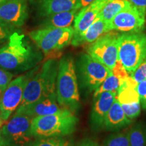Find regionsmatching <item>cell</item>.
<instances>
[{"mask_svg": "<svg viewBox=\"0 0 146 146\" xmlns=\"http://www.w3.org/2000/svg\"><path fill=\"white\" fill-rule=\"evenodd\" d=\"M8 41L0 48V67L12 73L31 70L42 60L39 52L35 51L23 34L12 33Z\"/></svg>", "mask_w": 146, "mask_h": 146, "instance_id": "6da1fadb", "label": "cell"}, {"mask_svg": "<svg viewBox=\"0 0 146 146\" xmlns=\"http://www.w3.org/2000/svg\"><path fill=\"white\" fill-rule=\"evenodd\" d=\"M56 91L60 106L74 113L77 110L80 105L78 82L75 63L70 56H64L58 62Z\"/></svg>", "mask_w": 146, "mask_h": 146, "instance_id": "7a4b0ae2", "label": "cell"}, {"mask_svg": "<svg viewBox=\"0 0 146 146\" xmlns=\"http://www.w3.org/2000/svg\"><path fill=\"white\" fill-rule=\"evenodd\" d=\"M58 70V63L56 60L49 59L43 63L27 83L23 101L20 106L29 104L49 97L56 96Z\"/></svg>", "mask_w": 146, "mask_h": 146, "instance_id": "3957f363", "label": "cell"}, {"mask_svg": "<svg viewBox=\"0 0 146 146\" xmlns=\"http://www.w3.org/2000/svg\"><path fill=\"white\" fill-rule=\"evenodd\" d=\"M78 122L74 112L66 109L54 114L34 118L31 124V133L35 139L65 137L76 130Z\"/></svg>", "mask_w": 146, "mask_h": 146, "instance_id": "277c9868", "label": "cell"}, {"mask_svg": "<svg viewBox=\"0 0 146 146\" xmlns=\"http://www.w3.org/2000/svg\"><path fill=\"white\" fill-rule=\"evenodd\" d=\"M146 58V34L123 33L118 39V61L129 74Z\"/></svg>", "mask_w": 146, "mask_h": 146, "instance_id": "5b68a950", "label": "cell"}, {"mask_svg": "<svg viewBox=\"0 0 146 146\" xmlns=\"http://www.w3.org/2000/svg\"><path fill=\"white\" fill-rule=\"evenodd\" d=\"M74 36V29L43 28L33 31L29 36L46 56L59 52L71 43Z\"/></svg>", "mask_w": 146, "mask_h": 146, "instance_id": "8992f818", "label": "cell"}, {"mask_svg": "<svg viewBox=\"0 0 146 146\" xmlns=\"http://www.w3.org/2000/svg\"><path fill=\"white\" fill-rule=\"evenodd\" d=\"M75 66L80 84L89 92L96 91L111 73V70L88 54H82Z\"/></svg>", "mask_w": 146, "mask_h": 146, "instance_id": "52a82bcc", "label": "cell"}, {"mask_svg": "<svg viewBox=\"0 0 146 146\" xmlns=\"http://www.w3.org/2000/svg\"><path fill=\"white\" fill-rule=\"evenodd\" d=\"M33 118L27 115L15 112L5 122L0 129L7 146H27L35 139L31 133Z\"/></svg>", "mask_w": 146, "mask_h": 146, "instance_id": "ba28073f", "label": "cell"}, {"mask_svg": "<svg viewBox=\"0 0 146 146\" xmlns=\"http://www.w3.org/2000/svg\"><path fill=\"white\" fill-rule=\"evenodd\" d=\"M39 68L35 67L26 74L12 80L3 91L0 98V115L3 120L7 121L21 105L27 84Z\"/></svg>", "mask_w": 146, "mask_h": 146, "instance_id": "9c48e42d", "label": "cell"}, {"mask_svg": "<svg viewBox=\"0 0 146 146\" xmlns=\"http://www.w3.org/2000/svg\"><path fill=\"white\" fill-rule=\"evenodd\" d=\"M120 33L113 31L104 34L87 48V54L112 70L118 62V39Z\"/></svg>", "mask_w": 146, "mask_h": 146, "instance_id": "30bf717a", "label": "cell"}, {"mask_svg": "<svg viewBox=\"0 0 146 146\" xmlns=\"http://www.w3.org/2000/svg\"><path fill=\"white\" fill-rule=\"evenodd\" d=\"M145 14L131 3L110 22L109 31L123 33H141L145 28Z\"/></svg>", "mask_w": 146, "mask_h": 146, "instance_id": "8fae6325", "label": "cell"}, {"mask_svg": "<svg viewBox=\"0 0 146 146\" xmlns=\"http://www.w3.org/2000/svg\"><path fill=\"white\" fill-rule=\"evenodd\" d=\"M27 18V0H8L0 4V21L11 26H23Z\"/></svg>", "mask_w": 146, "mask_h": 146, "instance_id": "7c38bea8", "label": "cell"}, {"mask_svg": "<svg viewBox=\"0 0 146 146\" xmlns=\"http://www.w3.org/2000/svg\"><path fill=\"white\" fill-rule=\"evenodd\" d=\"M116 95L106 91L94 98L90 116L91 126L94 131L98 132L104 129L106 116L116 100Z\"/></svg>", "mask_w": 146, "mask_h": 146, "instance_id": "4fadbf2b", "label": "cell"}, {"mask_svg": "<svg viewBox=\"0 0 146 146\" xmlns=\"http://www.w3.org/2000/svg\"><path fill=\"white\" fill-rule=\"evenodd\" d=\"M108 1V0H96L89 5L82 8L74 19L73 27L74 36L72 39L81 36L89 28L99 15Z\"/></svg>", "mask_w": 146, "mask_h": 146, "instance_id": "5bb4252c", "label": "cell"}, {"mask_svg": "<svg viewBox=\"0 0 146 146\" xmlns=\"http://www.w3.org/2000/svg\"><path fill=\"white\" fill-rule=\"evenodd\" d=\"M63 109L55 96L43 98L27 105L20 106L16 112L27 115L33 119L36 117L54 114Z\"/></svg>", "mask_w": 146, "mask_h": 146, "instance_id": "9a60e30c", "label": "cell"}, {"mask_svg": "<svg viewBox=\"0 0 146 146\" xmlns=\"http://www.w3.org/2000/svg\"><path fill=\"white\" fill-rule=\"evenodd\" d=\"M110 32L108 29V23L104 21L98 15L89 28L76 39H73L71 44L74 46H78L88 43H92L96 41L104 34Z\"/></svg>", "mask_w": 146, "mask_h": 146, "instance_id": "2e32d148", "label": "cell"}, {"mask_svg": "<svg viewBox=\"0 0 146 146\" xmlns=\"http://www.w3.org/2000/svg\"><path fill=\"white\" fill-rule=\"evenodd\" d=\"M131 123L132 120L126 116L121 105L116 99L106 116L104 129L116 131L127 127Z\"/></svg>", "mask_w": 146, "mask_h": 146, "instance_id": "e0dca14e", "label": "cell"}, {"mask_svg": "<svg viewBox=\"0 0 146 146\" xmlns=\"http://www.w3.org/2000/svg\"><path fill=\"white\" fill-rule=\"evenodd\" d=\"M80 8V0H41L39 3L40 14L43 16Z\"/></svg>", "mask_w": 146, "mask_h": 146, "instance_id": "ac0fdd59", "label": "cell"}, {"mask_svg": "<svg viewBox=\"0 0 146 146\" xmlns=\"http://www.w3.org/2000/svg\"><path fill=\"white\" fill-rule=\"evenodd\" d=\"M78 10H74L68 12H60L47 16V18L43 23L44 27L53 28H68L74 23Z\"/></svg>", "mask_w": 146, "mask_h": 146, "instance_id": "d6986e66", "label": "cell"}, {"mask_svg": "<svg viewBox=\"0 0 146 146\" xmlns=\"http://www.w3.org/2000/svg\"><path fill=\"white\" fill-rule=\"evenodd\" d=\"M131 4L128 0H108L102 9L99 16L109 23L116 14Z\"/></svg>", "mask_w": 146, "mask_h": 146, "instance_id": "ffe728a7", "label": "cell"}, {"mask_svg": "<svg viewBox=\"0 0 146 146\" xmlns=\"http://www.w3.org/2000/svg\"><path fill=\"white\" fill-rule=\"evenodd\" d=\"M126 79H124L121 76L111 71V73L108 76L104 81L94 91V98L106 91H109V92L114 93L116 94L120 85Z\"/></svg>", "mask_w": 146, "mask_h": 146, "instance_id": "44dd1931", "label": "cell"}, {"mask_svg": "<svg viewBox=\"0 0 146 146\" xmlns=\"http://www.w3.org/2000/svg\"><path fill=\"white\" fill-rule=\"evenodd\" d=\"M130 146H146V126L138 123L129 131Z\"/></svg>", "mask_w": 146, "mask_h": 146, "instance_id": "7402d4cb", "label": "cell"}, {"mask_svg": "<svg viewBox=\"0 0 146 146\" xmlns=\"http://www.w3.org/2000/svg\"><path fill=\"white\" fill-rule=\"evenodd\" d=\"M104 146H130L129 132L116 133L110 135L104 141Z\"/></svg>", "mask_w": 146, "mask_h": 146, "instance_id": "603a6c76", "label": "cell"}, {"mask_svg": "<svg viewBox=\"0 0 146 146\" xmlns=\"http://www.w3.org/2000/svg\"><path fill=\"white\" fill-rule=\"evenodd\" d=\"M65 141L66 139L63 137L36 138L27 146H62Z\"/></svg>", "mask_w": 146, "mask_h": 146, "instance_id": "cb8c5ba5", "label": "cell"}, {"mask_svg": "<svg viewBox=\"0 0 146 146\" xmlns=\"http://www.w3.org/2000/svg\"><path fill=\"white\" fill-rule=\"evenodd\" d=\"M130 75L137 83L146 80V58Z\"/></svg>", "mask_w": 146, "mask_h": 146, "instance_id": "d4e9b609", "label": "cell"}, {"mask_svg": "<svg viewBox=\"0 0 146 146\" xmlns=\"http://www.w3.org/2000/svg\"><path fill=\"white\" fill-rule=\"evenodd\" d=\"M14 77L13 73L0 67V88L4 91Z\"/></svg>", "mask_w": 146, "mask_h": 146, "instance_id": "484cf974", "label": "cell"}, {"mask_svg": "<svg viewBox=\"0 0 146 146\" xmlns=\"http://www.w3.org/2000/svg\"><path fill=\"white\" fill-rule=\"evenodd\" d=\"M136 89L139 96L141 107L146 110V80L139 83L137 85Z\"/></svg>", "mask_w": 146, "mask_h": 146, "instance_id": "4316f807", "label": "cell"}, {"mask_svg": "<svg viewBox=\"0 0 146 146\" xmlns=\"http://www.w3.org/2000/svg\"><path fill=\"white\" fill-rule=\"evenodd\" d=\"M12 26L0 21V41L8 39L12 31Z\"/></svg>", "mask_w": 146, "mask_h": 146, "instance_id": "83f0119b", "label": "cell"}, {"mask_svg": "<svg viewBox=\"0 0 146 146\" xmlns=\"http://www.w3.org/2000/svg\"><path fill=\"white\" fill-rule=\"evenodd\" d=\"M129 1L138 10L146 14V0H129Z\"/></svg>", "mask_w": 146, "mask_h": 146, "instance_id": "f1b7e54d", "label": "cell"}, {"mask_svg": "<svg viewBox=\"0 0 146 146\" xmlns=\"http://www.w3.org/2000/svg\"><path fill=\"white\" fill-rule=\"evenodd\" d=\"M96 142H95L90 139H84L81 141L79 142L77 146H96Z\"/></svg>", "mask_w": 146, "mask_h": 146, "instance_id": "f546056e", "label": "cell"}, {"mask_svg": "<svg viewBox=\"0 0 146 146\" xmlns=\"http://www.w3.org/2000/svg\"><path fill=\"white\" fill-rule=\"evenodd\" d=\"M94 1L96 0H80V3H81V8H84V7L87 6L91 3L92 2H94Z\"/></svg>", "mask_w": 146, "mask_h": 146, "instance_id": "4dcf8cb0", "label": "cell"}, {"mask_svg": "<svg viewBox=\"0 0 146 146\" xmlns=\"http://www.w3.org/2000/svg\"><path fill=\"white\" fill-rule=\"evenodd\" d=\"M0 146H7L6 144L5 143L4 141H3L2 137H1V132H0Z\"/></svg>", "mask_w": 146, "mask_h": 146, "instance_id": "1f68e13d", "label": "cell"}, {"mask_svg": "<svg viewBox=\"0 0 146 146\" xmlns=\"http://www.w3.org/2000/svg\"><path fill=\"white\" fill-rule=\"evenodd\" d=\"M62 146H73V144L70 141H68V140H66Z\"/></svg>", "mask_w": 146, "mask_h": 146, "instance_id": "d6a6232c", "label": "cell"}, {"mask_svg": "<svg viewBox=\"0 0 146 146\" xmlns=\"http://www.w3.org/2000/svg\"><path fill=\"white\" fill-rule=\"evenodd\" d=\"M5 120H3V118H1V115H0V129H1V128L2 127V126L3 125V124L5 123Z\"/></svg>", "mask_w": 146, "mask_h": 146, "instance_id": "836d02e7", "label": "cell"}, {"mask_svg": "<svg viewBox=\"0 0 146 146\" xmlns=\"http://www.w3.org/2000/svg\"><path fill=\"white\" fill-rule=\"evenodd\" d=\"M8 1V0H0V4H1V3H4V2H5V1Z\"/></svg>", "mask_w": 146, "mask_h": 146, "instance_id": "e575fe53", "label": "cell"}, {"mask_svg": "<svg viewBox=\"0 0 146 146\" xmlns=\"http://www.w3.org/2000/svg\"><path fill=\"white\" fill-rule=\"evenodd\" d=\"M3 91L2 90V89L0 88V98H1V95H2V94H3Z\"/></svg>", "mask_w": 146, "mask_h": 146, "instance_id": "d590c367", "label": "cell"}, {"mask_svg": "<svg viewBox=\"0 0 146 146\" xmlns=\"http://www.w3.org/2000/svg\"><path fill=\"white\" fill-rule=\"evenodd\" d=\"M96 146H101V145H99V144H98V143H96Z\"/></svg>", "mask_w": 146, "mask_h": 146, "instance_id": "8d00e7d4", "label": "cell"}]
</instances>
